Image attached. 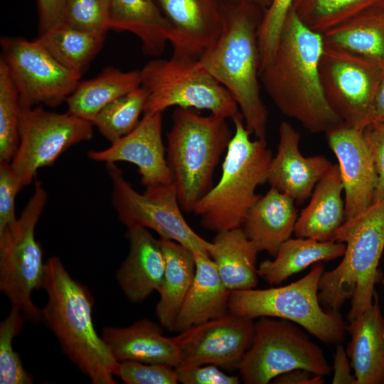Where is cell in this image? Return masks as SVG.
<instances>
[{
    "label": "cell",
    "mask_w": 384,
    "mask_h": 384,
    "mask_svg": "<svg viewBox=\"0 0 384 384\" xmlns=\"http://www.w3.org/2000/svg\"><path fill=\"white\" fill-rule=\"evenodd\" d=\"M322 35L306 27L292 9L274 57L260 73L265 90L279 110L314 134L344 124L329 103L320 79Z\"/></svg>",
    "instance_id": "1"
},
{
    "label": "cell",
    "mask_w": 384,
    "mask_h": 384,
    "mask_svg": "<svg viewBox=\"0 0 384 384\" xmlns=\"http://www.w3.org/2000/svg\"><path fill=\"white\" fill-rule=\"evenodd\" d=\"M42 288L47 302L41 321L63 353L93 384H116L119 362L95 329L94 299L88 288L73 279L56 256L46 261Z\"/></svg>",
    "instance_id": "2"
},
{
    "label": "cell",
    "mask_w": 384,
    "mask_h": 384,
    "mask_svg": "<svg viewBox=\"0 0 384 384\" xmlns=\"http://www.w3.org/2000/svg\"><path fill=\"white\" fill-rule=\"evenodd\" d=\"M266 9L224 0V22L216 41L199 58L236 102L246 128L267 142L268 111L260 91L257 29Z\"/></svg>",
    "instance_id": "3"
},
{
    "label": "cell",
    "mask_w": 384,
    "mask_h": 384,
    "mask_svg": "<svg viewBox=\"0 0 384 384\" xmlns=\"http://www.w3.org/2000/svg\"><path fill=\"white\" fill-rule=\"evenodd\" d=\"M333 241L344 243L346 250L336 268L323 272L318 297L324 308L333 311H339L351 299L348 315L351 321L373 301L378 267L384 250V199L346 218Z\"/></svg>",
    "instance_id": "4"
},
{
    "label": "cell",
    "mask_w": 384,
    "mask_h": 384,
    "mask_svg": "<svg viewBox=\"0 0 384 384\" xmlns=\"http://www.w3.org/2000/svg\"><path fill=\"white\" fill-rule=\"evenodd\" d=\"M234 133L226 150L218 182L196 204L202 228L216 233L240 228L259 198L257 186L272 159L267 142L251 139L240 112L232 118Z\"/></svg>",
    "instance_id": "5"
},
{
    "label": "cell",
    "mask_w": 384,
    "mask_h": 384,
    "mask_svg": "<svg viewBox=\"0 0 384 384\" xmlns=\"http://www.w3.org/2000/svg\"><path fill=\"white\" fill-rule=\"evenodd\" d=\"M166 134V160L183 210L196 204L213 186V178L233 137L227 119L196 109L175 107Z\"/></svg>",
    "instance_id": "6"
},
{
    "label": "cell",
    "mask_w": 384,
    "mask_h": 384,
    "mask_svg": "<svg viewBox=\"0 0 384 384\" xmlns=\"http://www.w3.org/2000/svg\"><path fill=\"white\" fill-rule=\"evenodd\" d=\"M324 272L323 264L317 262L307 274L285 286L231 291L229 312L252 319L268 316L288 320L321 342L341 343L348 324L339 311L326 309L319 300Z\"/></svg>",
    "instance_id": "7"
},
{
    "label": "cell",
    "mask_w": 384,
    "mask_h": 384,
    "mask_svg": "<svg viewBox=\"0 0 384 384\" xmlns=\"http://www.w3.org/2000/svg\"><path fill=\"white\" fill-rule=\"evenodd\" d=\"M140 75L146 92L144 114L162 113L175 107L206 110L228 119L239 112L230 93L200 59L175 55L155 58L140 70Z\"/></svg>",
    "instance_id": "8"
},
{
    "label": "cell",
    "mask_w": 384,
    "mask_h": 384,
    "mask_svg": "<svg viewBox=\"0 0 384 384\" xmlns=\"http://www.w3.org/2000/svg\"><path fill=\"white\" fill-rule=\"evenodd\" d=\"M48 201L41 181L20 217L0 233V291L18 308L27 321H41V309L32 300L34 290L43 287L46 262L35 238V228Z\"/></svg>",
    "instance_id": "9"
},
{
    "label": "cell",
    "mask_w": 384,
    "mask_h": 384,
    "mask_svg": "<svg viewBox=\"0 0 384 384\" xmlns=\"http://www.w3.org/2000/svg\"><path fill=\"white\" fill-rule=\"evenodd\" d=\"M297 368L323 376L332 370L321 348L299 325L285 319L260 317L255 323L251 345L238 367L242 381L267 384Z\"/></svg>",
    "instance_id": "10"
},
{
    "label": "cell",
    "mask_w": 384,
    "mask_h": 384,
    "mask_svg": "<svg viewBox=\"0 0 384 384\" xmlns=\"http://www.w3.org/2000/svg\"><path fill=\"white\" fill-rule=\"evenodd\" d=\"M106 169L112 186V206L127 228L139 225L151 229L161 238L210 257L211 242L198 235L186 221L173 182L146 187L139 193L115 163L106 164Z\"/></svg>",
    "instance_id": "11"
},
{
    "label": "cell",
    "mask_w": 384,
    "mask_h": 384,
    "mask_svg": "<svg viewBox=\"0 0 384 384\" xmlns=\"http://www.w3.org/2000/svg\"><path fill=\"white\" fill-rule=\"evenodd\" d=\"M21 107L19 144L11 165L23 188L33 181L41 168L52 165L73 145L90 141L93 124L68 112Z\"/></svg>",
    "instance_id": "12"
},
{
    "label": "cell",
    "mask_w": 384,
    "mask_h": 384,
    "mask_svg": "<svg viewBox=\"0 0 384 384\" xmlns=\"http://www.w3.org/2000/svg\"><path fill=\"white\" fill-rule=\"evenodd\" d=\"M319 74L333 110L345 124L363 131L384 69L362 55L324 44Z\"/></svg>",
    "instance_id": "13"
},
{
    "label": "cell",
    "mask_w": 384,
    "mask_h": 384,
    "mask_svg": "<svg viewBox=\"0 0 384 384\" xmlns=\"http://www.w3.org/2000/svg\"><path fill=\"white\" fill-rule=\"evenodd\" d=\"M0 44L1 58L18 90L21 107H57L80 82L82 76L63 66L37 39L3 36Z\"/></svg>",
    "instance_id": "14"
},
{
    "label": "cell",
    "mask_w": 384,
    "mask_h": 384,
    "mask_svg": "<svg viewBox=\"0 0 384 384\" xmlns=\"http://www.w3.org/2000/svg\"><path fill=\"white\" fill-rule=\"evenodd\" d=\"M254 319L231 313L190 327L173 337L179 365L212 364L238 369L251 345Z\"/></svg>",
    "instance_id": "15"
},
{
    "label": "cell",
    "mask_w": 384,
    "mask_h": 384,
    "mask_svg": "<svg viewBox=\"0 0 384 384\" xmlns=\"http://www.w3.org/2000/svg\"><path fill=\"white\" fill-rule=\"evenodd\" d=\"M338 162L343 185L346 219L374 202L378 177L363 131L345 124L325 133Z\"/></svg>",
    "instance_id": "16"
},
{
    "label": "cell",
    "mask_w": 384,
    "mask_h": 384,
    "mask_svg": "<svg viewBox=\"0 0 384 384\" xmlns=\"http://www.w3.org/2000/svg\"><path fill=\"white\" fill-rule=\"evenodd\" d=\"M95 161H127L136 165L146 187L172 183L162 139V113H144L137 127L104 150H90Z\"/></svg>",
    "instance_id": "17"
},
{
    "label": "cell",
    "mask_w": 384,
    "mask_h": 384,
    "mask_svg": "<svg viewBox=\"0 0 384 384\" xmlns=\"http://www.w3.org/2000/svg\"><path fill=\"white\" fill-rule=\"evenodd\" d=\"M154 1L173 30V55L199 59L220 36L224 0Z\"/></svg>",
    "instance_id": "18"
},
{
    "label": "cell",
    "mask_w": 384,
    "mask_h": 384,
    "mask_svg": "<svg viewBox=\"0 0 384 384\" xmlns=\"http://www.w3.org/2000/svg\"><path fill=\"white\" fill-rule=\"evenodd\" d=\"M301 134L288 122L279 127L277 151L264 178L272 188L302 204L333 164L323 155L306 157L299 150Z\"/></svg>",
    "instance_id": "19"
},
{
    "label": "cell",
    "mask_w": 384,
    "mask_h": 384,
    "mask_svg": "<svg viewBox=\"0 0 384 384\" xmlns=\"http://www.w3.org/2000/svg\"><path fill=\"white\" fill-rule=\"evenodd\" d=\"M129 252L116 272L117 282L132 303H140L159 291L165 270V258L159 240L147 228H127Z\"/></svg>",
    "instance_id": "20"
},
{
    "label": "cell",
    "mask_w": 384,
    "mask_h": 384,
    "mask_svg": "<svg viewBox=\"0 0 384 384\" xmlns=\"http://www.w3.org/2000/svg\"><path fill=\"white\" fill-rule=\"evenodd\" d=\"M163 326L148 319L126 327H105L101 337L119 361L161 363L176 367L181 363L174 338L163 335Z\"/></svg>",
    "instance_id": "21"
},
{
    "label": "cell",
    "mask_w": 384,
    "mask_h": 384,
    "mask_svg": "<svg viewBox=\"0 0 384 384\" xmlns=\"http://www.w3.org/2000/svg\"><path fill=\"white\" fill-rule=\"evenodd\" d=\"M351 340L346 348L356 384H383L384 378V316L375 293L366 310L349 321Z\"/></svg>",
    "instance_id": "22"
},
{
    "label": "cell",
    "mask_w": 384,
    "mask_h": 384,
    "mask_svg": "<svg viewBox=\"0 0 384 384\" xmlns=\"http://www.w3.org/2000/svg\"><path fill=\"white\" fill-rule=\"evenodd\" d=\"M294 203L290 196L270 187L250 208L241 228L259 252L274 257L290 238L298 218Z\"/></svg>",
    "instance_id": "23"
},
{
    "label": "cell",
    "mask_w": 384,
    "mask_h": 384,
    "mask_svg": "<svg viewBox=\"0 0 384 384\" xmlns=\"http://www.w3.org/2000/svg\"><path fill=\"white\" fill-rule=\"evenodd\" d=\"M343 185L338 164H333L315 186L308 205L297 220L296 237L333 241L346 220Z\"/></svg>",
    "instance_id": "24"
},
{
    "label": "cell",
    "mask_w": 384,
    "mask_h": 384,
    "mask_svg": "<svg viewBox=\"0 0 384 384\" xmlns=\"http://www.w3.org/2000/svg\"><path fill=\"white\" fill-rule=\"evenodd\" d=\"M194 255L195 277L174 326L173 331L178 333L229 313L231 291L223 282L215 263L200 252Z\"/></svg>",
    "instance_id": "25"
},
{
    "label": "cell",
    "mask_w": 384,
    "mask_h": 384,
    "mask_svg": "<svg viewBox=\"0 0 384 384\" xmlns=\"http://www.w3.org/2000/svg\"><path fill=\"white\" fill-rule=\"evenodd\" d=\"M110 30L128 31L142 42L145 55L159 56L173 30L154 0H111Z\"/></svg>",
    "instance_id": "26"
},
{
    "label": "cell",
    "mask_w": 384,
    "mask_h": 384,
    "mask_svg": "<svg viewBox=\"0 0 384 384\" xmlns=\"http://www.w3.org/2000/svg\"><path fill=\"white\" fill-rule=\"evenodd\" d=\"M165 258V270L158 292L156 316L169 331L174 326L184 298L193 281L196 264L194 252L171 240L159 239Z\"/></svg>",
    "instance_id": "27"
},
{
    "label": "cell",
    "mask_w": 384,
    "mask_h": 384,
    "mask_svg": "<svg viewBox=\"0 0 384 384\" xmlns=\"http://www.w3.org/2000/svg\"><path fill=\"white\" fill-rule=\"evenodd\" d=\"M258 252L241 228L216 233L209 250L223 282L230 291L257 286Z\"/></svg>",
    "instance_id": "28"
},
{
    "label": "cell",
    "mask_w": 384,
    "mask_h": 384,
    "mask_svg": "<svg viewBox=\"0 0 384 384\" xmlns=\"http://www.w3.org/2000/svg\"><path fill=\"white\" fill-rule=\"evenodd\" d=\"M345 250L346 245L340 242L289 238L279 246L274 260L260 262L257 273L268 284L279 285L314 263L343 257Z\"/></svg>",
    "instance_id": "29"
},
{
    "label": "cell",
    "mask_w": 384,
    "mask_h": 384,
    "mask_svg": "<svg viewBox=\"0 0 384 384\" xmlns=\"http://www.w3.org/2000/svg\"><path fill=\"white\" fill-rule=\"evenodd\" d=\"M140 86V70L106 67L96 77L80 81L66 100L67 112L92 122L105 106Z\"/></svg>",
    "instance_id": "30"
},
{
    "label": "cell",
    "mask_w": 384,
    "mask_h": 384,
    "mask_svg": "<svg viewBox=\"0 0 384 384\" xmlns=\"http://www.w3.org/2000/svg\"><path fill=\"white\" fill-rule=\"evenodd\" d=\"M321 35L325 45L362 55L384 69V5L370 8Z\"/></svg>",
    "instance_id": "31"
},
{
    "label": "cell",
    "mask_w": 384,
    "mask_h": 384,
    "mask_svg": "<svg viewBox=\"0 0 384 384\" xmlns=\"http://www.w3.org/2000/svg\"><path fill=\"white\" fill-rule=\"evenodd\" d=\"M106 34L76 29L60 22L36 38L63 66L82 76L103 47Z\"/></svg>",
    "instance_id": "32"
},
{
    "label": "cell",
    "mask_w": 384,
    "mask_h": 384,
    "mask_svg": "<svg viewBox=\"0 0 384 384\" xmlns=\"http://www.w3.org/2000/svg\"><path fill=\"white\" fill-rule=\"evenodd\" d=\"M384 0H294L292 9L309 28L322 34Z\"/></svg>",
    "instance_id": "33"
},
{
    "label": "cell",
    "mask_w": 384,
    "mask_h": 384,
    "mask_svg": "<svg viewBox=\"0 0 384 384\" xmlns=\"http://www.w3.org/2000/svg\"><path fill=\"white\" fill-rule=\"evenodd\" d=\"M146 92L142 87L119 97L105 106L92 123L111 144L131 132L144 111Z\"/></svg>",
    "instance_id": "34"
},
{
    "label": "cell",
    "mask_w": 384,
    "mask_h": 384,
    "mask_svg": "<svg viewBox=\"0 0 384 384\" xmlns=\"http://www.w3.org/2000/svg\"><path fill=\"white\" fill-rule=\"evenodd\" d=\"M21 102L18 90L0 59V161L12 160L19 144Z\"/></svg>",
    "instance_id": "35"
},
{
    "label": "cell",
    "mask_w": 384,
    "mask_h": 384,
    "mask_svg": "<svg viewBox=\"0 0 384 384\" xmlns=\"http://www.w3.org/2000/svg\"><path fill=\"white\" fill-rule=\"evenodd\" d=\"M27 321L22 311L11 306L9 315L0 323V383L31 384L33 375L23 368L21 358L14 350L13 340Z\"/></svg>",
    "instance_id": "36"
},
{
    "label": "cell",
    "mask_w": 384,
    "mask_h": 384,
    "mask_svg": "<svg viewBox=\"0 0 384 384\" xmlns=\"http://www.w3.org/2000/svg\"><path fill=\"white\" fill-rule=\"evenodd\" d=\"M111 0H66L62 22L81 31L106 34Z\"/></svg>",
    "instance_id": "37"
},
{
    "label": "cell",
    "mask_w": 384,
    "mask_h": 384,
    "mask_svg": "<svg viewBox=\"0 0 384 384\" xmlns=\"http://www.w3.org/2000/svg\"><path fill=\"white\" fill-rule=\"evenodd\" d=\"M294 0H272L257 29L260 73L272 60Z\"/></svg>",
    "instance_id": "38"
},
{
    "label": "cell",
    "mask_w": 384,
    "mask_h": 384,
    "mask_svg": "<svg viewBox=\"0 0 384 384\" xmlns=\"http://www.w3.org/2000/svg\"><path fill=\"white\" fill-rule=\"evenodd\" d=\"M119 377L126 384H177L175 367L161 363L119 362Z\"/></svg>",
    "instance_id": "39"
},
{
    "label": "cell",
    "mask_w": 384,
    "mask_h": 384,
    "mask_svg": "<svg viewBox=\"0 0 384 384\" xmlns=\"http://www.w3.org/2000/svg\"><path fill=\"white\" fill-rule=\"evenodd\" d=\"M22 188L11 162L0 161V233L16 221L15 200Z\"/></svg>",
    "instance_id": "40"
},
{
    "label": "cell",
    "mask_w": 384,
    "mask_h": 384,
    "mask_svg": "<svg viewBox=\"0 0 384 384\" xmlns=\"http://www.w3.org/2000/svg\"><path fill=\"white\" fill-rule=\"evenodd\" d=\"M178 383L183 384H238V376L226 374L217 366L178 365L175 367Z\"/></svg>",
    "instance_id": "41"
},
{
    "label": "cell",
    "mask_w": 384,
    "mask_h": 384,
    "mask_svg": "<svg viewBox=\"0 0 384 384\" xmlns=\"http://www.w3.org/2000/svg\"><path fill=\"white\" fill-rule=\"evenodd\" d=\"M378 177L374 202L384 199V122L363 130Z\"/></svg>",
    "instance_id": "42"
},
{
    "label": "cell",
    "mask_w": 384,
    "mask_h": 384,
    "mask_svg": "<svg viewBox=\"0 0 384 384\" xmlns=\"http://www.w3.org/2000/svg\"><path fill=\"white\" fill-rule=\"evenodd\" d=\"M66 0H36L39 34L62 22Z\"/></svg>",
    "instance_id": "43"
},
{
    "label": "cell",
    "mask_w": 384,
    "mask_h": 384,
    "mask_svg": "<svg viewBox=\"0 0 384 384\" xmlns=\"http://www.w3.org/2000/svg\"><path fill=\"white\" fill-rule=\"evenodd\" d=\"M332 370L333 384H356V378L352 374V366L346 349L339 343L336 344Z\"/></svg>",
    "instance_id": "44"
},
{
    "label": "cell",
    "mask_w": 384,
    "mask_h": 384,
    "mask_svg": "<svg viewBox=\"0 0 384 384\" xmlns=\"http://www.w3.org/2000/svg\"><path fill=\"white\" fill-rule=\"evenodd\" d=\"M323 375L316 374L310 370L297 368L284 373L272 380L275 384H323Z\"/></svg>",
    "instance_id": "45"
},
{
    "label": "cell",
    "mask_w": 384,
    "mask_h": 384,
    "mask_svg": "<svg viewBox=\"0 0 384 384\" xmlns=\"http://www.w3.org/2000/svg\"><path fill=\"white\" fill-rule=\"evenodd\" d=\"M384 122V75L379 84L370 109L369 110L365 129L368 127Z\"/></svg>",
    "instance_id": "46"
},
{
    "label": "cell",
    "mask_w": 384,
    "mask_h": 384,
    "mask_svg": "<svg viewBox=\"0 0 384 384\" xmlns=\"http://www.w3.org/2000/svg\"><path fill=\"white\" fill-rule=\"evenodd\" d=\"M227 1L233 2V3H241V2L252 3L263 8L264 9H267L271 4V2L272 0H227Z\"/></svg>",
    "instance_id": "47"
},
{
    "label": "cell",
    "mask_w": 384,
    "mask_h": 384,
    "mask_svg": "<svg viewBox=\"0 0 384 384\" xmlns=\"http://www.w3.org/2000/svg\"><path fill=\"white\" fill-rule=\"evenodd\" d=\"M383 384H384V378H383Z\"/></svg>",
    "instance_id": "48"
}]
</instances>
